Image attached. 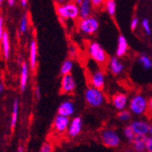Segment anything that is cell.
I'll return each mask as SVG.
<instances>
[{
    "label": "cell",
    "mask_w": 152,
    "mask_h": 152,
    "mask_svg": "<svg viewBox=\"0 0 152 152\" xmlns=\"http://www.w3.org/2000/svg\"><path fill=\"white\" fill-rule=\"evenodd\" d=\"M149 135L152 137V122L150 124V127H149Z\"/></svg>",
    "instance_id": "39"
},
{
    "label": "cell",
    "mask_w": 152,
    "mask_h": 152,
    "mask_svg": "<svg viewBox=\"0 0 152 152\" xmlns=\"http://www.w3.org/2000/svg\"><path fill=\"white\" fill-rule=\"evenodd\" d=\"M72 69H73V62L71 59H66L64 61V63L61 65L60 72L63 76L67 75V74H71Z\"/></svg>",
    "instance_id": "23"
},
{
    "label": "cell",
    "mask_w": 152,
    "mask_h": 152,
    "mask_svg": "<svg viewBox=\"0 0 152 152\" xmlns=\"http://www.w3.org/2000/svg\"><path fill=\"white\" fill-rule=\"evenodd\" d=\"M76 4L79 7V15L80 19L89 17L92 15L93 12V6L91 2V0H76Z\"/></svg>",
    "instance_id": "12"
},
{
    "label": "cell",
    "mask_w": 152,
    "mask_h": 152,
    "mask_svg": "<svg viewBox=\"0 0 152 152\" xmlns=\"http://www.w3.org/2000/svg\"><path fill=\"white\" fill-rule=\"evenodd\" d=\"M83 119L81 117H75L72 119V121H70L67 133L71 138L77 137L83 129Z\"/></svg>",
    "instance_id": "13"
},
{
    "label": "cell",
    "mask_w": 152,
    "mask_h": 152,
    "mask_svg": "<svg viewBox=\"0 0 152 152\" xmlns=\"http://www.w3.org/2000/svg\"><path fill=\"white\" fill-rule=\"evenodd\" d=\"M106 83L105 72L102 69H94L90 75V83L91 87L99 90H103Z\"/></svg>",
    "instance_id": "7"
},
{
    "label": "cell",
    "mask_w": 152,
    "mask_h": 152,
    "mask_svg": "<svg viewBox=\"0 0 152 152\" xmlns=\"http://www.w3.org/2000/svg\"><path fill=\"white\" fill-rule=\"evenodd\" d=\"M28 72L29 67L26 63H23L21 66V74H20V88L21 91H24L26 88L27 82H28Z\"/></svg>",
    "instance_id": "19"
},
{
    "label": "cell",
    "mask_w": 152,
    "mask_h": 152,
    "mask_svg": "<svg viewBox=\"0 0 152 152\" xmlns=\"http://www.w3.org/2000/svg\"><path fill=\"white\" fill-rule=\"evenodd\" d=\"M111 104L119 111L126 110V108L129 106L128 95L124 92H118L114 94L111 98Z\"/></svg>",
    "instance_id": "9"
},
{
    "label": "cell",
    "mask_w": 152,
    "mask_h": 152,
    "mask_svg": "<svg viewBox=\"0 0 152 152\" xmlns=\"http://www.w3.org/2000/svg\"><path fill=\"white\" fill-rule=\"evenodd\" d=\"M123 134H124V137L131 143L133 141V140H134L136 138V135L134 131H133L130 124L129 125H126L123 129Z\"/></svg>",
    "instance_id": "26"
},
{
    "label": "cell",
    "mask_w": 152,
    "mask_h": 152,
    "mask_svg": "<svg viewBox=\"0 0 152 152\" xmlns=\"http://www.w3.org/2000/svg\"><path fill=\"white\" fill-rule=\"evenodd\" d=\"M1 48H2V53L5 57V59H8L10 56V39H9V34L7 32H5L1 40Z\"/></svg>",
    "instance_id": "18"
},
{
    "label": "cell",
    "mask_w": 152,
    "mask_h": 152,
    "mask_svg": "<svg viewBox=\"0 0 152 152\" xmlns=\"http://www.w3.org/2000/svg\"><path fill=\"white\" fill-rule=\"evenodd\" d=\"M56 12L61 21H75L80 18L79 7L75 1H71L56 7Z\"/></svg>",
    "instance_id": "2"
},
{
    "label": "cell",
    "mask_w": 152,
    "mask_h": 152,
    "mask_svg": "<svg viewBox=\"0 0 152 152\" xmlns=\"http://www.w3.org/2000/svg\"><path fill=\"white\" fill-rule=\"evenodd\" d=\"M15 2H16V0H7V4H8L10 7H13V6H15Z\"/></svg>",
    "instance_id": "37"
},
{
    "label": "cell",
    "mask_w": 152,
    "mask_h": 152,
    "mask_svg": "<svg viewBox=\"0 0 152 152\" xmlns=\"http://www.w3.org/2000/svg\"><path fill=\"white\" fill-rule=\"evenodd\" d=\"M3 1H4V0H0V5H2V3H3Z\"/></svg>",
    "instance_id": "42"
},
{
    "label": "cell",
    "mask_w": 152,
    "mask_h": 152,
    "mask_svg": "<svg viewBox=\"0 0 152 152\" xmlns=\"http://www.w3.org/2000/svg\"><path fill=\"white\" fill-rule=\"evenodd\" d=\"M76 89V82L72 74L64 75L61 81V91L63 93H72Z\"/></svg>",
    "instance_id": "11"
},
{
    "label": "cell",
    "mask_w": 152,
    "mask_h": 152,
    "mask_svg": "<svg viewBox=\"0 0 152 152\" xmlns=\"http://www.w3.org/2000/svg\"><path fill=\"white\" fill-rule=\"evenodd\" d=\"M37 43L34 39H33L29 45V65L32 70L35 68L37 64Z\"/></svg>",
    "instance_id": "17"
},
{
    "label": "cell",
    "mask_w": 152,
    "mask_h": 152,
    "mask_svg": "<svg viewBox=\"0 0 152 152\" xmlns=\"http://www.w3.org/2000/svg\"><path fill=\"white\" fill-rule=\"evenodd\" d=\"M5 32L6 31L4 30V18L2 16H0V40H1Z\"/></svg>",
    "instance_id": "34"
},
{
    "label": "cell",
    "mask_w": 152,
    "mask_h": 152,
    "mask_svg": "<svg viewBox=\"0 0 152 152\" xmlns=\"http://www.w3.org/2000/svg\"><path fill=\"white\" fill-rule=\"evenodd\" d=\"M108 69L110 72V73L114 76H119L121 75L125 69V65L120 60L119 57L117 56H113L110 57L108 61Z\"/></svg>",
    "instance_id": "10"
},
{
    "label": "cell",
    "mask_w": 152,
    "mask_h": 152,
    "mask_svg": "<svg viewBox=\"0 0 152 152\" xmlns=\"http://www.w3.org/2000/svg\"><path fill=\"white\" fill-rule=\"evenodd\" d=\"M94 9H100L103 7L105 0H91Z\"/></svg>",
    "instance_id": "30"
},
{
    "label": "cell",
    "mask_w": 152,
    "mask_h": 152,
    "mask_svg": "<svg viewBox=\"0 0 152 152\" xmlns=\"http://www.w3.org/2000/svg\"><path fill=\"white\" fill-rule=\"evenodd\" d=\"M118 119L122 121V122H127L130 120L131 118V113L129 110H121V111H119L118 113Z\"/></svg>",
    "instance_id": "28"
},
{
    "label": "cell",
    "mask_w": 152,
    "mask_h": 152,
    "mask_svg": "<svg viewBox=\"0 0 152 152\" xmlns=\"http://www.w3.org/2000/svg\"><path fill=\"white\" fill-rule=\"evenodd\" d=\"M130 126L136 136L147 137L149 134L150 123L145 120H135L130 123Z\"/></svg>",
    "instance_id": "8"
},
{
    "label": "cell",
    "mask_w": 152,
    "mask_h": 152,
    "mask_svg": "<svg viewBox=\"0 0 152 152\" xmlns=\"http://www.w3.org/2000/svg\"><path fill=\"white\" fill-rule=\"evenodd\" d=\"M28 22H29V19H28V15L26 14H24L21 16L20 19V23H19V31H20L22 34H26L28 30Z\"/></svg>",
    "instance_id": "25"
},
{
    "label": "cell",
    "mask_w": 152,
    "mask_h": 152,
    "mask_svg": "<svg viewBox=\"0 0 152 152\" xmlns=\"http://www.w3.org/2000/svg\"><path fill=\"white\" fill-rule=\"evenodd\" d=\"M129 51V43L126 37L122 34H120L117 39V48H116V56L121 58L127 54Z\"/></svg>",
    "instance_id": "15"
},
{
    "label": "cell",
    "mask_w": 152,
    "mask_h": 152,
    "mask_svg": "<svg viewBox=\"0 0 152 152\" xmlns=\"http://www.w3.org/2000/svg\"><path fill=\"white\" fill-rule=\"evenodd\" d=\"M4 91V86H3V84H0V91Z\"/></svg>",
    "instance_id": "40"
},
{
    "label": "cell",
    "mask_w": 152,
    "mask_h": 152,
    "mask_svg": "<svg viewBox=\"0 0 152 152\" xmlns=\"http://www.w3.org/2000/svg\"><path fill=\"white\" fill-rule=\"evenodd\" d=\"M147 115L149 117H152V96L148 100V111Z\"/></svg>",
    "instance_id": "33"
},
{
    "label": "cell",
    "mask_w": 152,
    "mask_h": 152,
    "mask_svg": "<svg viewBox=\"0 0 152 152\" xmlns=\"http://www.w3.org/2000/svg\"><path fill=\"white\" fill-rule=\"evenodd\" d=\"M87 53L90 56V58L95 63L101 66H104L108 64L109 56L103 46L96 42L91 41L87 47Z\"/></svg>",
    "instance_id": "1"
},
{
    "label": "cell",
    "mask_w": 152,
    "mask_h": 152,
    "mask_svg": "<svg viewBox=\"0 0 152 152\" xmlns=\"http://www.w3.org/2000/svg\"><path fill=\"white\" fill-rule=\"evenodd\" d=\"M53 150V147H52V144L49 143V142H45L41 148H40V151L39 152H52Z\"/></svg>",
    "instance_id": "32"
},
{
    "label": "cell",
    "mask_w": 152,
    "mask_h": 152,
    "mask_svg": "<svg viewBox=\"0 0 152 152\" xmlns=\"http://www.w3.org/2000/svg\"><path fill=\"white\" fill-rule=\"evenodd\" d=\"M139 64L145 70L152 69V59L146 53H142L139 56Z\"/></svg>",
    "instance_id": "22"
},
{
    "label": "cell",
    "mask_w": 152,
    "mask_h": 152,
    "mask_svg": "<svg viewBox=\"0 0 152 152\" xmlns=\"http://www.w3.org/2000/svg\"><path fill=\"white\" fill-rule=\"evenodd\" d=\"M129 109L130 113L134 115L141 116L147 114L148 99L142 94H135L129 101Z\"/></svg>",
    "instance_id": "5"
},
{
    "label": "cell",
    "mask_w": 152,
    "mask_h": 152,
    "mask_svg": "<svg viewBox=\"0 0 152 152\" xmlns=\"http://www.w3.org/2000/svg\"><path fill=\"white\" fill-rule=\"evenodd\" d=\"M71 1H72V0H54V2L57 4V6L64 5V4H66V3L71 2Z\"/></svg>",
    "instance_id": "35"
},
{
    "label": "cell",
    "mask_w": 152,
    "mask_h": 152,
    "mask_svg": "<svg viewBox=\"0 0 152 152\" xmlns=\"http://www.w3.org/2000/svg\"><path fill=\"white\" fill-rule=\"evenodd\" d=\"M70 124V120L68 117L57 115L53 121V129L56 132L64 133L68 129Z\"/></svg>",
    "instance_id": "14"
},
{
    "label": "cell",
    "mask_w": 152,
    "mask_h": 152,
    "mask_svg": "<svg viewBox=\"0 0 152 152\" xmlns=\"http://www.w3.org/2000/svg\"><path fill=\"white\" fill-rule=\"evenodd\" d=\"M103 7L106 11V13L110 16H114L116 15L117 11V2L116 0H105Z\"/></svg>",
    "instance_id": "21"
},
{
    "label": "cell",
    "mask_w": 152,
    "mask_h": 152,
    "mask_svg": "<svg viewBox=\"0 0 152 152\" xmlns=\"http://www.w3.org/2000/svg\"><path fill=\"white\" fill-rule=\"evenodd\" d=\"M84 100L89 106L92 108H99L105 102V94L102 90L90 86L84 91Z\"/></svg>",
    "instance_id": "3"
},
{
    "label": "cell",
    "mask_w": 152,
    "mask_h": 152,
    "mask_svg": "<svg viewBox=\"0 0 152 152\" xmlns=\"http://www.w3.org/2000/svg\"><path fill=\"white\" fill-rule=\"evenodd\" d=\"M27 3H28V0H20V4L22 5V7H26V5H27Z\"/></svg>",
    "instance_id": "38"
},
{
    "label": "cell",
    "mask_w": 152,
    "mask_h": 152,
    "mask_svg": "<svg viewBox=\"0 0 152 152\" xmlns=\"http://www.w3.org/2000/svg\"><path fill=\"white\" fill-rule=\"evenodd\" d=\"M146 137L136 136V138L131 142L132 149L134 152H145L146 151V144H145Z\"/></svg>",
    "instance_id": "20"
},
{
    "label": "cell",
    "mask_w": 152,
    "mask_h": 152,
    "mask_svg": "<svg viewBox=\"0 0 152 152\" xmlns=\"http://www.w3.org/2000/svg\"><path fill=\"white\" fill-rule=\"evenodd\" d=\"M102 143L110 148H115L121 145V140L119 133L112 129H105L101 132Z\"/></svg>",
    "instance_id": "6"
},
{
    "label": "cell",
    "mask_w": 152,
    "mask_h": 152,
    "mask_svg": "<svg viewBox=\"0 0 152 152\" xmlns=\"http://www.w3.org/2000/svg\"><path fill=\"white\" fill-rule=\"evenodd\" d=\"M18 152H24V150H23V148H22V147H19V148H18Z\"/></svg>",
    "instance_id": "41"
},
{
    "label": "cell",
    "mask_w": 152,
    "mask_h": 152,
    "mask_svg": "<svg viewBox=\"0 0 152 152\" xmlns=\"http://www.w3.org/2000/svg\"><path fill=\"white\" fill-rule=\"evenodd\" d=\"M35 96L37 97V99H40V89H39V87H36V89H35Z\"/></svg>",
    "instance_id": "36"
},
{
    "label": "cell",
    "mask_w": 152,
    "mask_h": 152,
    "mask_svg": "<svg viewBox=\"0 0 152 152\" xmlns=\"http://www.w3.org/2000/svg\"><path fill=\"white\" fill-rule=\"evenodd\" d=\"M139 25H140V19L138 18V17H133L131 20H130V25H129V26H130V29L132 30V31H135L137 28H138V26H139Z\"/></svg>",
    "instance_id": "29"
},
{
    "label": "cell",
    "mask_w": 152,
    "mask_h": 152,
    "mask_svg": "<svg viewBox=\"0 0 152 152\" xmlns=\"http://www.w3.org/2000/svg\"><path fill=\"white\" fill-rule=\"evenodd\" d=\"M141 28L144 32L145 34L147 35H151L152 34V29H151V25H150V22L148 18H144L142 19L141 21Z\"/></svg>",
    "instance_id": "27"
},
{
    "label": "cell",
    "mask_w": 152,
    "mask_h": 152,
    "mask_svg": "<svg viewBox=\"0 0 152 152\" xmlns=\"http://www.w3.org/2000/svg\"><path fill=\"white\" fill-rule=\"evenodd\" d=\"M74 110L75 107L73 102H72L71 101H65L63 103H61V105L58 108V110H57V113H58V115L69 118L74 113Z\"/></svg>",
    "instance_id": "16"
},
{
    "label": "cell",
    "mask_w": 152,
    "mask_h": 152,
    "mask_svg": "<svg viewBox=\"0 0 152 152\" xmlns=\"http://www.w3.org/2000/svg\"><path fill=\"white\" fill-rule=\"evenodd\" d=\"M77 27L83 34L93 35L98 32L100 28V21L96 16L91 15L89 17L80 19Z\"/></svg>",
    "instance_id": "4"
},
{
    "label": "cell",
    "mask_w": 152,
    "mask_h": 152,
    "mask_svg": "<svg viewBox=\"0 0 152 152\" xmlns=\"http://www.w3.org/2000/svg\"><path fill=\"white\" fill-rule=\"evenodd\" d=\"M145 144H146V151L147 152H152V137L151 136L146 137Z\"/></svg>",
    "instance_id": "31"
},
{
    "label": "cell",
    "mask_w": 152,
    "mask_h": 152,
    "mask_svg": "<svg viewBox=\"0 0 152 152\" xmlns=\"http://www.w3.org/2000/svg\"><path fill=\"white\" fill-rule=\"evenodd\" d=\"M18 110H19V102L17 99H15L13 104V111H12V117H11V128L15 129L17 119H18Z\"/></svg>",
    "instance_id": "24"
}]
</instances>
